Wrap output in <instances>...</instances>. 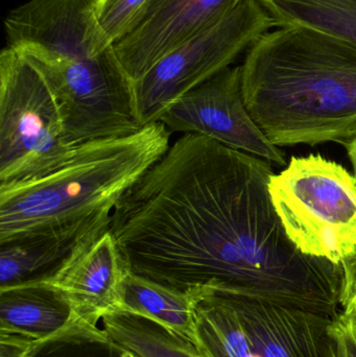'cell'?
I'll return each mask as SVG.
<instances>
[{
	"mask_svg": "<svg viewBox=\"0 0 356 357\" xmlns=\"http://www.w3.org/2000/svg\"><path fill=\"white\" fill-rule=\"evenodd\" d=\"M83 243L77 245L56 237H29L2 243L0 245V289L48 276L65 261L73 250Z\"/></svg>",
	"mask_w": 356,
	"mask_h": 357,
	"instance_id": "cell-14",
	"label": "cell"
},
{
	"mask_svg": "<svg viewBox=\"0 0 356 357\" xmlns=\"http://www.w3.org/2000/svg\"><path fill=\"white\" fill-rule=\"evenodd\" d=\"M267 161L184 134L123 197L110 230L134 274L196 291L341 314L342 266L301 253Z\"/></svg>",
	"mask_w": 356,
	"mask_h": 357,
	"instance_id": "cell-1",
	"label": "cell"
},
{
	"mask_svg": "<svg viewBox=\"0 0 356 357\" xmlns=\"http://www.w3.org/2000/svg\"><path fill=\"white\" fill-rule=\"evenodd\" d=\"M129 272L109 229L98 238L79 245L54 273L39 280L62 296L84 326L106 335L98 323L118 310L123 281Z\"/></svg>",
	"mask_w": 356,
	"mask_h": 357,
	"instance_id": "cell-9",
	"label": "cell"
},
{
	"mask_svg": "<svg viewBox=\"0 0 356 357\" xmlns=\"http://www.w3.org/2000/svg\"><path fill=\"white\" fill-rule=\"evenodd\" d=\"M272 27L258 2L242 0L223 20L165 54L134 83L140 126L158 123L179 98L230 67Z\"/></svg>",
	"mask_w": 356,
	"mask_h": 357,
	"instance_id": "cell-6",
	"label": "cell"
},
{
	"mask_svg": "<svg viewBox=\"0 0 356 357\" xmlns=\"http://www.w3.org/2000/svg\"><path fill=\"white\" fill-rule=\"evenodd\" d=\"M102 324L109 346L138 357H210L189 342L138 317L108 314Z\"/></svg>",
	"mask_w": 356,
	"mask_h": 357,
	"instance_id": "cell-15",
	"label": "cell"
},
{
	"mask_svg": "<svg viewBox=\"0 0 356 357\" xmlns=\"http://www.w3.org/2000/svg\"><path fill=\"white\" fill-rule=\"evenodd\" d=\"M242 0H150L123 38L113 44L135 83L178 46L210 29Z\"/></svg>",
	"mask_w": 356,
	"mask_h": 357,
	"instance_id": "cell-8",
	"label": "cell"
},
{
	"mask_svg": "<svg viewBox=\"0 0 356 357\" xmlns=\"http://www.w3.org/2000/svg\"><path fill=\"white\" fill-rule=\"evenodd\" d=\"M0 333L35 340L44 348L60 342L108 345L106 335L79 323L62 296L39 279L0 289Z\"/></svg>",
	"mask_w": 356,
	"mask_h": 357,
	"instance_id": "cell-11",
	"label": "cell"
},
{
	"mask_svg": "<svg viewBox=\"0 0 356 357\" xmlns=\"http://www.w3.org/2000/svg\"><path fill=\"white\" fill-rule=\"evenodd\" d=\"M344 314V312H343ZM347 316L350 317L351 321H353V325H355L356 329V310L355 312H351V314H345Z\"/></svg>",
	"mask_w": 356,
	"mask_h": 357,
	"instance_id": "cell-22",
	"label": "cell"
},
{
	"mask_svg": "<svg viewBox=\"0 0 356 357\" xmlns=\"http://www.w3.org/2000/svg\"><path fill=\"white\" fill-rule=\"evenodd\" d=\"M159 121L171 132L204 136L274 167L288 165L284 152L265 136L247 108L240 66L228 67L182 96Z\"/></svg>",
	"mask_w": 356,
	"mask_h": 357,
	"instance_id": "cell-7",
	"label": "cell"
},
{
	"mask_svg": "<svg viewBox=\"0 0 356 357\" xmlns=\"http://www.w3.org/2000/svg\"><path fill=\"white\" fill-rule=\"evenodd\" d=\"M270 197L288 238L305 255L342 266L356 253V177L321 155L292 157Z\"/></svg>",
	"mask_w": 356,
	"mask_h": 357,
	"instance_id": "cell-4",
	"label": "cell"
},
{
	"mask_svg": "<svg viewBox=\"0 0 356 357\" xmlns=\"http://www.w3.org/2000/svg\"><path fill=\"white\" fill-rule=\"evenodd\" d=\"M196 295L177 291L130 271L123 281L121 305L115 314L150 321L207 354L199 331Z\"/></svg>",
	"mask_w": 356,
	"mask_h": 357,
	"instance_id": "cell-12",
	"label": "cell"
},
{
	"mask_svg": "<svg viewBox=\"0 0 356 357\" xmlns=\"http://www.w3.org/2000/svg\"><path fill=\"white\" fill-rule=\"evenodd\" d=\"M77 146L65 137L62 108L49 84L19 50L0 54V185L49 173Z\"/></svg>",
	"mask_w": 356,
	"mask_h": 357,
	"instance_id": "cell-5",
	"label": "cell"
},
{
	"mask_svg": "<svg viewBox=\"0 0 356 357\" xmlns=\"http://www.w3.org/2000/svg\"><path fill=\"white\" fill-rule=\"evenodd\" d=\"M44 349L35 340L0 333V357H36Z\"/></svg>",
	"mask_w": 356,
	"mask_h": 357,
	"instance_id": "cell-19",
	"label": "cell"
},
{
	"mask_svg": "<svg viewBox=\"0 0 356 357\" xmlns=\"http://www.w3.org/2000/svg\"><path fill=\"white\" fill-rule=\"evenodd\" d=\"M150 0H96V16L111 43L133 26Z\"/></svg>",
	"mask_w": 356,
	"mask_h": 357,
	"instance_id": "cell-17",
	"label": "cell"
},
{
	"mask_svg": "<svg viewBox=\"0 0 356 357\" xmlns=\"http://www.w3.org/2000/svg\"><path fill=\"white\" fill-rule=\"evenodd\" d=\"M196 295L199 331L210 357H257L238 310L227 298L213 294Z\"/></svg>",
	"mask_w": 356,
	"mask_h": 357,
	"instance_id": "cell-16",
	"label": "cell"
},
{
	"mask_svg": "<svg viewBox=\"0 0 356 357\" xmlns=\"http://www.w3.org/2000/svg\"><path fill=\"white\" fill-rule=\"evenodd\" d=\"M245 102L275 146H346L356 134V45L315 29L279 27L247 50Z\"/></svg>",
	"mask_w": 356,
	"mask_h": 357,
	"instance_id": "cell-2",
	"label": "cell"
},
{
	"mask_svg": "<svg viewBox=\"0 0 356 357\" xmlns=\"http://www.w3.org/2000/svg\"><path fill=\"white\" fill-rule=\"evenodd\" d=\"M223 297L240 314L257 357H332L330 326L336 317Z\"/></svg>",
	"mask_w": 356,
	"mask_h": 357,
	"instance_id": "cell-10",
	"label": "cell"
},
{
	"mask_svg": "<svg viewBox=\"0 0 356 357\" xmlns=\"http://www.w3.org/2000/svg\"><path fill=\"white\" fill-rule=\"evenodd\" d=\"M344 271L342 293H341V310L344 314H351L356 310V253L342 264Z\"/></svg>",
	"mask_w": 356,
	"mask_h": 357,
	"instance_id": "cell-20",
	"label": "cell"
},
{
	"mask_svg": "<svg viewBox=\"0 0 356 357\" xmlns=\"http://www.w3.org/2000/svg\"><path fill=\"white\" fill-rule=\"evenodd\" d=\"M332 357H356V329L347 314H339L330 326Z\"/></svg>",
	"mask_w": 356,
	"mask_h": 357,
	"instance_id": "cell-18",
	"label": "cell"
},
{
	"mask_svg": "<svg viewBox=\"0 0 356 357\" xmlns=\"http://www.w3.org/2000/svg\"><path fill=\"white\" fill-rule=\"evenodd\" d=\"M274 26H301L356 45V0H255Z\"/></svg>",
	"mask_w": 356,
	"mask_h": 357,
	"instance_id": "cell-13",
	"label": "cell"
},
{
	"mask_svg": "<svg viewBox=\"0 0 356 357\" xmlns=\"http://www.w3.org/2000/svg\"><path fill=\"white\" fill-rule=\"evenodd\" d=\"M171 134L158 121L125 137L86 142L45 175L0 185V245L29 237L79 245L100 236L125 193L167 152Z\"/></svg>",
	"mask_w": 356,
	"mask_h": 357,
	"instance_id": "cell-3",
	"label": "cell"
},
{
	"mask_svg": "<svg viewBox=\"0 0 356 357\" xmlns=\"http://www.w3.org/2000/svg\"><path fill=\"white\" fill-rule=\"evenodd\" d=\"M345 148L347 149V153H348V157L350 159L351 165H353L356 177V134L353 136V139L345 146Z\"/></svg>",
	"mask_w": 356,
	"mask_h": 357,
	"instance_id": "cell-21",
	"label": "cell"
},
{
	"mask_svg": "<svg viewBox=\"0 0 356 357\" xmlns=\"http://www.w3.org/2000/svg\"><path fill=\"white\" fill-rule=\"evenodd\" d=\"M121 357H138V356H135V354H132V352H130V351H121Z\"/></svg>",
	"mask_w": 356,
	"mask_h": 357,
	"instance_id": "cell-23",
	"label": "cell"
}]
</instances>
